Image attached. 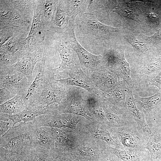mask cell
<instances>
[{
  "label": "cell",
  "instance_id": "8992f818",
  "mask_svg": "<svg viewBox=\"0 0 161 161\" xmlns=\"http://www.w3.org/2000/svg\"><path fill=\"white\" fill-rule=\"evenodd\" d=\"M103 65L109 71L124 80L129 87L134 86L131 76L129 64L124 55V49L114 46L106 50L102 55Z\"/></svg>",
  "mask_w": 161,
  "mask_h": 161
},
{
  "label": "cell",
  "instance_id": "83f0119b",
  "mask_svg": "<svg viewBox=\"0 0 161 161\" xmlns=\"http://www.w3.org/2000/svg\"><path fill=\"white\" fill-rule=\"evenodd\" d=\"M24 96V95H17L12 98L0 105V113L15 114L26 109L27 106Z\"/></svg>",
  "mask_w": 161,
  "mask_h": 161
},
{
  "label": "cell",
  "instance_id": "ba28073f",
  "mask_svg": "<svg viewBox=\"0 0 161 161\" xmlns=\"http://www.w3.org/2000/svg\"><path fill=\"white\" fill-rule=\"evenodd\" d=\"M88 92L81 88L69 86L66 100L58 104L59 113L72 114L94 121L93 119L88 116L86 113L85 98Z\"/></svg>",
  "mask_w": 161,
  "mask_h": 161
},
{
  "label": "cell",
  "instance_id": "5bb4252c",
  "mask_svg": "<svg viewBox=\"0 0 161 161\" xmlns=\"http://www.w3.org/2000/svg\"><path fill=\"white\" fill-rule=\"evenodd\" d=\"M52 128L55 139L54 148L58 154L64 151L74 149L82 139L76 130Z\"/></svg>",
  "mask_w": 161,
  "mask_h": 161
},
{
  "label": "cell",
  "instance_id": "4dcf8cb0",
  "mask_svg": "<svg viewBox=\"0 0 161 161\" xmlns=\"http://www.w3.org/2000/svg\"><path fill=\"white\" fill-rule=\"evenodd\" d=\"M0 8V25L11 28L18 26L23 22L21 16L16 11L10 8Z\"/></svg>",
  "mask_w": 161,
  "mask_h": 161
},
{
  "label": "cell",
  "instance_id": "9a60e30c",
  "mask_svg": "<svg viewBox=\"0 0 161 161\" xmlns=\"http://www.w3.org/2000/svg\"><path fill=\"white\" fill-rule=\"evenodd\" d=\"M54 111V106L51 104L48 106H38L29 107L22 112L15 114H10L1 113L0 120L13 122L12 127L21 122H27L34 120L37 117L45 114H52Z\"/></svg>",
  "mask_w": 161,
  "mask_h": 161
},
{
  "label": "cell",
  "instance_id": "7a4b0ae2",
  "mask_svg": "<svg viewBox=\"0 0 161 161\" xmlns=\"http://www.w3.org/2000/svg\"><path fill=\"white\" fill-rule=\"evenodd\" d=\"M39 127L33 120L20 122L18 125L12 127L0 137V146L9 152L22 154L27 148L36 145Z\"/></svg>",
  "mask_w": 161,
  "mask_h": 161
},
{
  "label": "cell",
  "instance_id": "6da1fadb",
  "mask_svg": "<svg viewBox=\"0 0 161 161\" xmlns=\"http://www.w3.org/2000/svg\"><path fill=\"white\" fill-rule=\"evenodd\" d=\"M74 25L78 41L89 52L100 51L107 38L120 31L118 28L105 24L94 15L87 13L77 16Z\"/></svg>",
  "mask_w": 161,
  "mask_h": 161
},
{
  "label": "cell",
  "instance_id": "603a6c76",
  "mask_svg": "<svg viewBox=\"0 0 161 161\" xmlns=\"http://www.w3.org/2000/svg\"><path fill=\"white\" fill-rule=\"evenodd\" d=\"M112 11L123 18L131 20L138 23L141 22L144 19L145 14L143 13L135 3L119 2L117 1Z\"/></svg>",
  "mask_w": 161,
  "mask_h": 161
},
{
  "label": "cell",
  "instance_id": "5b68a950",
  "mask_svg": "<svg viewBox=\"0 0 161 161\" xmlns=\"http://www.w3.org/2000/svg\"><path fill=\"white\" fill-rule=\"evenodd\" d=\"M52 69H45L43 77V88L39 99L35 105L48 106L59 104L66 98L69 86L64 85L57 80Z\"/></svg>",
  "mask_w": 161,
  "mask_h": 161
},
{
  "label": "cell",
  "instance_id": "7bdbcfd3",
  "mask_svg": "<svg viewBox=\"0 0 161 161\" xmlns=\"http://www.w3.org/2000/svg\"><path fill=\"white\" fill-rule=\"evenodd\" d=\"M108 161H122L116 156L110 154L109 156Z\"/></svg>",
  "mask_w": 161,
  "mask_h": 161
},
{
  "label": "cell",
  "instance_id": "ab89813d",
  "mask_svg": "<svg viewBox=\"0 0 161 161\" xmlns=\"http://www.w3.org/2000/svg\"><path fill=\"white\" fill-rule=\"evenodd\" d=\"M8 121L0 120V136L4 135L12 127L9 126Z\"/></svg>",
  "mask_w": 161,
  "mask_h": 161
},
{
  "label": "cell",
  "instance_id": "e575fe53",
  "mask_svg": "<svg viewBox=\"0 0 161 161\" xmlns=\"http://www.w3.org/2000/svg\"><path fill=\"white\" fill-rule=\"evenodd\" d=\"M147 61L140 72V78L145 75L161 71V57L156 58L153 56Z\"/></svg>",
  "mask_w": 161,
  "mask_h": 161
},
{
  "label": "cell",
  "instance_id": "30bf717a",
  "mask_svg": "<svg viewBox=\"0 0 161 161\" xmlns=\"http://www.w3.org/2000/svg\"><path fill=\"white\" fill-rule=\"evenodd\" d=\"M82 116L68 113L45 114L38 116L33 120L40 126H47L58 129L68 128L76 130Z\"/></svg>",
  "mask_w": 161,
  "mask_h": 161
},
{
  "label": "cell",
  "instance_id": "7402d4cb",
  "mask_svg": "<svg viewBox=\"0 0 161 161\" xmlns=\"http://www.w3.org/2000/svg\"><path fill=\"white\" fill-rule=\"evenodd\" d=\"M72 19L66 0H58L51 23L55 32L62 34L67 28Z\"/></svg>",
  "mask_w": 161,
  "mask_h": 161
},
{
  "label": "cell",
  "instance_id": "d6a6232c",
  "mask_svg": "<svg viewBox=\"0 0 161 161\" xmlns=\"http://www.w3.org/2000/svg\"><path fill=\"white\" fill-rule=\"evenodd\" d=\"M58 0L40 1L41 16L44 24L52 23Z\"/></svg>",
  "mask_w": 161,
  "mask_h": 161
},
{
  "label": "cell",
  "instance_id": "f546056e",
  "mask_svg": "<svg viewBox=\"0 0 161 161\" xmlns=\"http://www.w3.org/2000/svg\"><path fill=\"white\" fill-rule=\"evenodd\" d=\"M145 147L149 152L151 161H161V136L159 132H152Z\"/></svg>",
  "mask_w": 161,
  "mask_h": 161
},
{
  "label": "cell",
  "instance_id": "cb8c5ba5",
  "mask_svg": "<svg viewBox=\"0 0 161 161\" xmlns=\"http://www.w3.org/2000/svg\"><path fill=\"white\" fill-rule=\"evenodd\" d=\"M23 161H55L58 154L38 145L31 147L21 154Z\"/></svg>",
  "mask_w": 161,
  "mask_h": 161
},
{
  "label": "cell",
  "instance_id": "d6986e66",
  "mask_svg": "<svg viewBox=\"0 0 161 161\" xmlns=\"http://www.w3.org/2000/svg\"><path fill=\"white\" fill-rule=\"evenodd\" d=\"M30 85L27 77L18 71L0 76V87L6 88L16 95H25Z\"/></svg>",
  "mask_w": 161,
  "mask_h": 161
},
{
  "label": "cell",
  "instance_id": "f35d334b",
  "mask_svg": "<svg viewBox=\"0 0 161 161\" xmlns=\"http://www.w3.org/2000/svg\"><path fill=\"white\" fill-rule=\"evenodd\" d=\"M144 19L148 25L151 27H153L158 24L159 17L155 13H149L145 14Z\"/></svg>",
  "mask_w": 161,
  "mask_h": 161
},
{
  "label": "cell",
  "instance_id": "484cf974",
  "mask_svg": "<svg viewBox=\"0 0 161 161\" xmlns=\"http://www.w3.org/2000/svg\"><path fill=\"white\" fill-rule=\"evenodd\" d=\"M107 148L111 154L116 156L122 161H151L146 150L128 151L114 148L108 145Z\"/></svg>",
  "mask_w": 161,
  "mask_h": 161
},
{
  "label": "cell",
  "instance_id": "e0dca14e",
  "mask_svg": "<svg viewBox=\"0 0 161 161\" xmlns=\"http://www.w3.org/2000/svg\"><path fill=\"white\" fill-rule=\"evenodd\" d=\"M132 128V126H129L113 129L123 150L134 151H145V145Z\"/></svg>",
  "mask_w": 161,
  "mask_h": 161
},
{
  "label": "cell",
  "instance_id": "52a82bcc",
  "mask_svg": "<svg viewBox=\"0 0 161 161\" xmlns=\"http://www.w3.org/2000/svg\"><path fill=\"white\" fill-rule=\"evenodd\" d=\"M82 139L73 150L79 161H108L110 153L102 141Z\"/></svg>",
  "mask_w": 161,
  "mask_h": 161
},
{
  "label": "cell",
  "instance_id": "b9f144b4",
  "mask_svg": "<svg viewBox=\"0 0 161 161\" xmlns=\"http://www.w3.org/2000/svg\"><path fill=\"white\" fill-rule=\"evenodd\" d=\"M150 36L154 44L156 42L161 41V24L158 27L155 33Z\"/></svg>",
  "mask_w": 161,
  "mask_h": 161
},
{
  "label": "cell",
  "instance_id": "d590c367",
  "mask_svg": "<svg viewBox=\"0 0 161 161\" xmlns=\"http://www.w3.org/2000/svg\"><path fill=\"white\" fill-rule=\"evenodd\" d=\"M0 148V161H23L21 154L10 152L1 146Z\"/></svg>",
  "mask_w": 161,
  "mask_h": 161
},
{
  "label": "cell",
  "instance_id": "ac0fdd59",
  "mask_svg": "<svg viewBox=\"0 0 161 161\" xmlns=\"http://www.w3.org/2000/svg\"><path fill=\"white\" fill-rule=\"evenodd\" d=\"M134 86L128 87L125 108L128 113L142 129L144 138L149 140L153 132L145 121V114L143 112H140L137 107V102L132 92Z\"/></svg>",
  "mask_w": 161,
  "mask_h": 161
},
{
  "label": "cell",
  "instance_id": "8d00e7d4",
  "mask_svg": "<svg viewBox=\"0 0 161 161\" xmlns=\"http://www.w3.org/2000/svg\"><path fill=\"white\" fill-rule=\"evenodd\" d=\"M55 161H79L73 149L64 151L60 152Z\"/></svg>",
  "mask_w": 161,
  "mask_h": 161
},
{
  "label": "cell",
  "instance_id": "3957f363",
  "mask_svg": "<svg viewBox=\"0 0 161 161\" xmlns=\"http://www.w3.org/2000/svg\"><path fill=\"white\" fill-rule=\"evenodd\" d=\"M74 21H70L69 25L61 37L65 42L77 55L82 70L88 76L104 66L102 55L93 54L83 47L78 41L75 33Z\"/></svg>",
  "mask_w": 161,
  "mask_h": 161
},
{
  "label": "cell",
  "instance_id": "74e56055",
  "mask_svg": "<svg viewBox=\"0 0 161 161\" xmlns=\"http://www.w3.org/2000/svg\"><path fill=\"white\" fill-rule=\"evenodd\" d=\"M16 95L4 87L0 88V104H2L9 100L12 98Z\"/></svg>",
  "mask_w": 161,
  "mask_h": 161
},
{
  "label": "cell",
  "instance_id": "836d02e7",
  "mask_svg": "<svg viewBox=\"0 0 161 161\" xmlns=\"http://www.w3.org/2000/svg\"><path fill=\"white\" fill-rule=\"evenodd\" d=\"M90 0H66L71 18L75 20L77 16L86 13Z\"/></svg>",
  "mask_w": 161,
  "mask_h": 161
},
{
  "label": "cell",
  "instance_id": "277c9868",
  "mask_svg": "<svg viewBox=\"0 0 161 161\" xmlns=\"http://www.w3.org/2000/svg\"><path fill=\"white\" fill-rule=\"evenodd\" d=\"M76 130L83 138L103 141L113 148L123 150L115 132L106 125L90 121L82 117Z\"/></svg>",
  "mask_w": 161,
  "mask_h": 161
},
{
  "label": "cell",
  "instance_id": "8fae6325",
  "mask_svg": "<svg viewBox=\"0 0 161 161\" xmlns=\"http://www.w3.org/2000/svg\"><path fill=\"white\" fill-rule=\"evenodd\" d=\"M101 104L105 112L106 125L117 129L134 125L135 121L125 109L120 108L104 99H102Z\"/></svg>",
  "mask_w": 161,
  "mask_h": 161
},
{
  "label": "cell",
  "instance_id": "f1b7e54d",
  "mask_svg": "<svg viewBox=\"0 0 161 161\" xmlns=\"http://www.w3.org/2000/svg\"><path fill=\"white\" fill-rule=\"evenodd\" d=\"M54 145L55 139L52 128L47 126H40L36 138V145L55 151Z\"/></svg>",
  "mask_w": 161,
  "mask_h": 161
},
{
  "label": "cell",
  "instance_id": "d4e9b609",
  "mask_svg": "<svg viewBox=\"0 0 161 161\" xmlns=\"http://www.w3.org/2000/svg\"><path fill=\"white\" fill-rule=\"evenodd\" d=\"M126 82L120 80L109 91L104 94V99L110 103L122 109H125V103L128 90Z\"/></svg>",
  "mask_w": 161,
  "mask_h": 161
},
{
  "label": "cell",
  "instance_id": "60d3db41",
  "mask_svg": "<svg viewBox=\"0 0 161 161\" xmlns=\"http://www.w3.org/2000/svg\"><path fill=\"white\" fill-rule=\"evenodd\" d=\"M148 84L155 86L161 90V71L156 76L149 81Z\"/></svg>",
  "mask_w": 161,
  "mask_h": 161
},
{
  "label": "cell",
  "instance_id": "1f68e13d",
  "mask_svg": "<svg viewBox=\"0 0 161 161\" xmlns=\"http://www.w3.org/2000/svg\"><path fill=\"white\" fill-rule=\"evenodd\" d=\"M143 109V113L147 116L153 109L161 105V92L148 97L136 96L135 97Z\"/></svg>",
  "mask_w": 161,
  "mask_h": 161
},
{
  "label": "cell",
  "instance_id": "9c48e42d",
  "mask_svg": "<svg viewBox=\"0 0 161 161\" xmlns=\"http://www.w3.org/2000/svg\"><path fill=\"white\" fill-rule=\"evenodd\" d=\"M44 49H40L30 52L19 59L12 65L0 67V75L11 74L14 71L24 74L27 78L30 85L32 82L33 71L36 63L42 58Z\"/></svg>",
  "mask_w": 161,
  "mask_h": 161
},
{
  "label": "cell",
  "instance_id": "4316f807",
  "mask_svg": "<svg viewBox=\"0 0 161 161\" xmlns=\"http://www.w3.org/2000/svg\"><path fill=\"white\" fill-rule=\"evenodd\" d=\"M44 24L41 16L40 1L35 7L32 20L30 31L26 38L30 41V45L36 42L40 37L43 36Z\"/></svg>",
  "mask_w": 161,
  "mask_h": 161
},
{
  "label": "cell",
  "instance_id": "2e32d148",
  "mask_svg": "<svg viewBox=\"0 0 161 161\" xmlns=\"http://www.w3.org/2000/svg\"><path fill=\"white\" fill-rule=\"evenodd\" d=\"M123 36L140 55L148 59L153 56L154 44L150 36L138 31L126 32Z\"/></svg>",
  "mask_w": 161,
  "mask_h": 161
},
{
  "label": "cell",
  "instance_id": "44dd1931",
  "mask_svg": "<svg viewBox=\"0 0 161 161\" xmlns=\"http://www.w3.org/2000/svg\"><path fill=\"white\" fill-rule=\"evenodd\" d=\"M93 83L104 94L114 88L120 80V78L103 66L89 75Z\"/></svg>",
  "mask_w": 161,
  "mask_h": 161
},
{
  "label": "cell",
  "instance_id": "7c38bea8",
  "mask_svg": "<svg viewBox=\"0 0 161 161\" xmlns=\"http://www.w3.org/2000/svg\"><path fill=\"white\" fill-rule=\"evenodd\" d=\"M55 45L61 60L59 66L52 70L58 79L61 78L59 73L64 69L74 70L80 68L78 56L75 52L69 47L61 37L56 39Z\"/></svg>",
  "mask_w": 161,
  "mask_h": 161
},
{
  "label": "cell",
  "instance_id": "ffe728a7",
  "mask_svg": "<svg viewBox=\"0 0 161 161\" xmlns=\"http://www.w3.org/2000/svg\"><path fill=\"white\" fill-rule=\"evenodd\" d=\"M46 58V52L44 50L42 58L39 63L35 77L30 85L24 96L27 106L36 105L42 92L44 75L45 69Z\"/></svg>",
  "mask_w": 161,
  "mask_h": 161
},
{
  "label": "cell",
  "instance_id": "4fadbf2b",
  "mask_svg": "<svg viewBox=\"0 0 161 161\" xmlns=\"http://www.w3.org/2000/svg\"><path fill=\"white\" fill-rule=\"evenodd\" d=\"M69 75L67 78L57 79V80L65 86L81 88L97 97L104 99L103 93L93 83L80 68L69 70Z\"/></svg>",
  "mask_w": 161,
  "mask_h": 161
}]
</instances>
